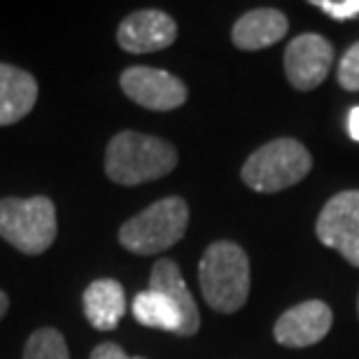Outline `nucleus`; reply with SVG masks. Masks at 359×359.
<instances>
[{
	"label": "nucleus",
	"instance_id": "obj_11",
	"mask_svg": "<svg viewBox=\"0 0 359 359\" xmlns=\"http://www.w3.org/2000/svg\"><path fill=\"white\" fill-rule=\"evenodd\" d=\"M290 21L280 10L273 7H259L250 10L233 24L231 40L238 49L245 52H257V49L273 47L287 35Z\"/></svg>",
	"mask_w": 359,
	"mask_h": 359
},
{
	"label": "nucleus",
	"instance_id": "obj_16",
	"mask_svg": "<svg viewBox=\"0 0 359 359\" xmlns=\"http://www.w3.org/2000/svg\"><path fill=\"white\" fill-rule=\"evenodd\" d=\"M24 359H70L68 343L61 332L52 327H42L28 336Z\"/></svg>",
	"mask_w": 359,
	"mask_h": 359
},
{
	"label": "nucleus",
	"instance_id": "obj_4",
	"mask_svg": "<svg viewBox=\"0 0 359 359\" xmlns=\"http://www.w3.org/2000/svg\"><path fill=\"white\" fill-rule=\"evenodd\" d=\"M311 168L313 156L299 140L278 138L250 154L241 175L250 189L273 194L301 182Z\"/></svg>",
	"mask_w": 359,
	"mask_h": 359
},
{
	"label": "nucleus",
	"instance_id": "obj_7",
	"mask_svg": "<svg viewBox=\"0 0 359 359\" xmlns=\"http://www.w3.org/2000/svg\"><path fill=\"white\" fill-rule=\"evenodd\" d=\"M121 91L126 93L133 103L154 112L177 110L187 100V87L180 77L170 75L168 70L149 68V66H133L126 68L119 77Z\"/></svg>",
	"mask_w": 359,
	"mask_h": 359
},
{
	"label": "nucleus",
	"instance_id": "obj_14",
	"mask_svg": "<svg viewBox=\"0 0 359 359\" xmlns=\"http://www.w3.org/2000/svg\"><path fill=\"white\" fill-rule=\"evenodd\" d=\"M84 315H87L89 325L98 332H110L117 329L126 313V294L117 280L100 278L84 290L82 297Z\"/></svg>",
	"mask_w": 359,
	"mask_h": 359
},
{
	"label": "nucleus",
	"instance_id": "obj_13",
	"mask_svg": "<svg viewBox=\"0 0 359 359\" xmlns=\"http://www.w3.org/2000/svg\"><path fill=\"white\" fill-rule=\"evenodd\" d=\"M38 82L31 73L10 63H0V126L17 124L33 110Z\"/></svg>",
	"mask_w": 359,
	"mask_h": 359
},
{
	"label": "nucleus",
	"instance_id": "obj_15",
	"mask_svg": "<svg viewBox=\"0 0 359 359\" xmlns=\"http://www.w3.org/2000/svg\"><path fill=\"white\" fill-rule=\"evenodd\" d=\"M133 318L142 327L149 329H163V332L180 334L182 329V315L177 308L170 304L166 294L156 290H145L133 299Z\"/></svg>",
	"mask_w": 359,
	"mask_h": 359
},
{
	"label": "nucleus",
	"instance_id": "obj_22",
	"mask_svg": "<svg viewBox=\"0 0 359 359\" xmlns=\"http://www.w3.org/2000/svg\"><path fill=\"white\" fill-rule=\"evenodd\" d=\"M357 306H359V304H357Z\"/></svg>",
	"mask_w": 359,
	"mask_h": 359
},
{
	"label": "nucleus",
	"instance_id": "obj_5",
	"mask_svg": "<svg viewBox=\"0 0 359 359\" xmlns=\"http://www.w3.org/2000/svg\"><path fill=\"white\" fill-rule=\"evenodd\" d=\"M56 208L52 198H3L0 201V238L24 255H42L56 241Z\"/></svg>",
	"mask_w": 359,
	"mask_h": 359
},
{
	"label": "nucleus",
	"instance_id": "obj_18",
	"mask_svg": "<svg viewBox=\"0 0 359 359\" xmlns=\"http://www.w3.org/2000/svg\"><path fill=\"white\" fill-rule=\"evenodd\" d=\"M311 5L320 7L336 21H348L359 17V0H313Z\"/></svg>",
	"mask_w": 359,
	"mask_h": 359
},
{
	"label": "nucleus",
	"instance_id": "obj_19",
	"mask_svg": "<svg viewBox=\"0 0 359 359\" xmlns=\"http://www.w3.org/2000/svg\"><path fill=\"white\" fill-rule=\"evenodd\" d=\"M89 359H145V357H128L117 343H100V346H96V350L91 353Z\"/></svg>",
	"mask_w": 359,
	"mask_h": 359
},
{
	"label": "nucleus",
	"instance_id": "obj_1",
	"mask_svg": "<svg viewBox=\"0 0 359 359\" xmlns=\"http://www.w3.org/2000/svg\"><path fill=\"white\" fill-rule=\"evenodd\" d=\"M177 166V149L168 140L138 131H121L107 142L105 173L112 182L135 187L168 175Z\"/></svg>",
	"mask_w": 359,
	"mask_h": 359
},
{
	"label": "nucleus",
	"instance_id": "obj_17",
	"mask_svg": "<svg viewBox=\"0 0 359 359\" xmlns=\"http://www.w3.org/2000/svg\"><path fill=\"white\" fill-rule=\"evenodd\" d=\"M339 84L346 91H359V42H355L339 61Z\"/></svg>",
	"mask_w": 359,
	"mask_h": 359
},
{
	"label": "nucleus",
	"instance_id": "obj_20",
	"mask_svg": "<svg viewBox=\"0 0 359 359\" xmlns=\"http://www.w3.org/2000/svg\"><path fill=\"white\" fill-rule=\"evenodd\" d=\"M348 135L355 142H359V105L350 107V112H348Z\"/></svg>",
	"mask_w": 359,
	"mask_h": 359
},
{
	"label": "nucleus",
	"instance_id": "obj_2",
	"mask_svg": "<svg viewBox=\"0 0 359 359\" xmlns=\"http://www.w3.org/2000/svg\"><path fill=\"white\" fill-rule=\"evenodd\" d=\"M198 285L212 311H241L250 297V262L243 248L231 241L212 243L201 257Z\"/></svg>",
	"mask_w": 359,
	"mask_h": 359
},
{
	"label": "nucleus",
	"instance_id": "obj_10",
	"mask_svg": "<svg viewBox=\"0 0 359 359\" xmlns=\"http://www.w3.org/2000/svg\"><path fill=\"white\" fill-rule=\"evenodd\" d=\"M332 322L334 313L325 301H304L280 315L273 327V336L280 346L308 348L325 339Z\"/></svg>",
	"mask_w": 359,
	"mask_h": 359
},
{
	"label": "nucleus",
	"instance_id": "obj_8",
	"mask_svg": "<svg viewBox=\"0 0 359 359\" xmlns=\"http://www.w3.org/2000/svg\"><path fill=\"white\" fill-rule=\"evenodd\" d=\"M334 66V47L318 33H304L285 49V75L294 89L311 91L327 80Z\"/></svg>",
	"mask_w": 359,
	"mask_h": 359
},
{
	"label": "nucleus",
	"instance_id": "obj_9",
	"mask_svg": "<svg viewBox=\"0 0 359 359\" xmlns=\"http://www.w3.org/2000/svg\"><path fill=\"white\" fill-rule=\"evenodd\" d=\"M177 38V24L161 10H138L117 28L119 47L128 54H149L166 49Z\"/></svg>",
	"mask_w": 359,
	"mask_h": 359
},
{
	"label": "nucleus",
	"instance_id": "obj_12",
	"mask_svg": "<svg viewBox=\"0 0 359 359\" xmlns=\"http://www.w3.org/2000/svg\"><path fill=\"white\" fill-rule=\"evenodd\" d=\"M149 290H156L161 294H166L170 299L180 315H182V329L177 336H194L201 327V315L194 301L189 287H187L180 266L173 259H159L154 264L152 276H149Z\"/></svg>",
	"mask_w": 359,
	"mask_h": 359
},
{
	"label": "nucleus",
	"instance_id": "obj_21",
	"mask_svg": "<svg viewBox=\"0 0 359 359\" xmlns=\"http://www.w3.org/2000/svg\"><path fill=\"white\" fill-rule=\"evenodd\" d=\"M7 308H10V299H7V294L0 290V320L7 315Z\"/></svg>",
	"mask_w": 359,
	"mask_h": 359
},
{
	"label": "nucleus",
	"instance_id": "obj_3",
	"mask_svg": "<svg viewBox=\"0 0 359 359\" xmlns=\"http://www.w3.org/2000/svg\"><path fill=\"white\" fill-rule=\"evenodd\" d=\"M189 224V208L180 196H168L133 215L119 229V243L128 252L156 255L182 241Z\"/></svg>",
	"mask_w": 359,
	"mask_h": 359
},
{
	"label": "nucleus",
	"instance_id": "obj_6",
	"mask_svg": "<svg viewBox=\"0 0 359 359\" xmlns=\"http://www.w3.org/2000/svg\"><path fill=\"white\" fill-rule=\"evenodd\" d=\"M318 238L359 266V191H341L327 201L318 217Z\"/></svg>",
	"mask_w": 359,
	"mask_h": 359
}]
</instances>
